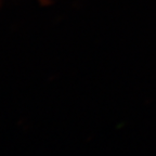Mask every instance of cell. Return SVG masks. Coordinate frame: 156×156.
<instances>
[{"label":"cell","mask_w":156,"mask_h":156,"mask_svg":"<svg viewBox=\"0 0 156 156\" xmlns=\"http://www.w3.org/2000/svg\"><path fill=\"white\" fill-rule=\"evenodd\" d=\"M1 1H2V0H0V2H1Z\"/></svg>","instance_id":"6da1fadb"}]
</instances>
